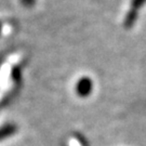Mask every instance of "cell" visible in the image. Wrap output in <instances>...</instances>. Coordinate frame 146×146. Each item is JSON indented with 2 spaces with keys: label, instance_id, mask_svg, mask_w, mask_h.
<instances>
[{
  "label": "cell",
  "instance_id": "obj_3",
  "mask_svg": "<svg viewBox=\"0 0 146 146\" xmlns=\"http://www.w3.org/2000/svg\"><path fill=\"white\" fill-rule=\"evenodd\" d=\"M136 17H137V11L135 10H132L131 9L130 12L127 14V16H125V27H131L134 23H135L136 21Z\"/></svg>",
  "mask_w": 146,
  "mask_h": 146
},
{
  "label": "cell",
  "instance_id": "obj_4",
  "mask_svg": "<svg viewBox=\"0 0 146 146\" xmlns=\"http://www.w3.org/2000/svg\"><path fill=\"white\" fill-rule=\"evenodd\" d=\"M144 3H146V0H132V10L137 11Z\"/></svg>",
  "mask_w": 146,
  "mask_h": 146
},
{
  "label": "cell",
  "instance_id": "obj_2",
  "mask_svg": "<svg viewBox=\"0 0 146 146\" xmlns=\"http://www.w3.org/2000/svg\"><path fill=\"white\" fill-rule=\"evenodd\" d=\"M17 130V127L14 125H7L0 129V140H3L5 137H9L14 134Z\"/></svg>",
  "mask_w": 146,
  "mask_h": 146
},
{
  "label": "cell",
  "instance_id": "obj_1",
  "mask_svg": "<svg viewBox=\"0 0 146 146\" xmlns=\"http://www.w3.org/2000/svg\"><path fill=\"white\" fill-rule=\"evenodd\" d=\"M92 81L91 79L88 78V77H84L81 78L78 81L77 84V87H76V90H77V93L80 95V96H87L91 93L92 91Z\"/></svg>",
  "mask_w": 146,
  "mask_h": 146
},
{
  "label": "cell",
  "instance_id": "obj_5",
  "mask_svg": "<svg viewBox=\"0 0 146 146\" xmlns=\"http://www.w3.org/2000/svg\"><path fill=\"white\" fill-rule=\"evenodd\" d=\"M34 2H35V0H22V3L26 7H31L34 5Z\"/></svg>",
  "mask_w": 146,
  "mask_h": 146
}]
</instances>
